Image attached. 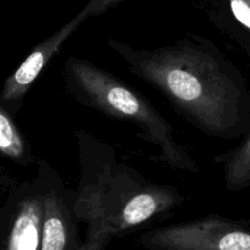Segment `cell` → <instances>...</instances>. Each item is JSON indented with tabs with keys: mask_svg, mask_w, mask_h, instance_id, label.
Segmentation results:
<instances>
[{
	"mask_svg": "<svg viewBox=\"0 0 250 250\" xmlns=\"http://www.w3.org/2000/svg\"><path fill=\"white\" fill-rule=\"evenodd\" d=\"M107 45L200 133L222 141L246 136L250 89L241 70L212 42L190 36L150 50L115 39Z\"/></svg>",
	"mask_w": 250,
	"mask_h": 250,
	"instance_id": "1",
	"label": "cell"
},
{
	"mask_svg": "<svg viewBox=\"0 0 250 250\" xmlns=\"http://www.w3.org/2000/svg\"><path fill=\"white\" fill-rule=\"evenodd\" d=\"M78 154L75 215L87 227L81 250H105L112 238L164 219L186 197L176 186L146 180L119 161L116 149L94 134L75 131Z\"/></svg>",
	"mask_w": 250,
	"mask_h": 250,
	"instance_id": "2",
	"label": "cell"
},
{
	"mask_svg": "<svg viewBox=\"0 0 250 250\" xmlns=\"http://www.w3.org/2000/svg\"><path fill=\"white\" fill-rule=\"evenodd\" d=\"M67 94L82 106L138 127L137 136L159 149L158 160L182 172H200L198 161L178 142L175 128L148 98L88 59L71 55L63 62Z\"/></svg>",
	"mask_w": 250,
	"mask_h": 250,
	"instance_id": "3",
	"label": "cell"
},
{
	"mask_svg": "<svg viewBox=\"0 0 250 250\" xmlns=\"http://www.w3.org/2000/svg\"><path fill=\"white\" fill-rule=\"evenodd\" d=\"M139 244L146 250H250V222L210 214L149 229Z\"/></svg>",
	"mask_w": 250,
	"mask_h": 250,
	"instance_id": "4",
	"label": "cell"
},
{
	"mask_svg": "<svg viewBox=\"0 0 250 250\" xmlns=\"http://www.w3.org/2000/svg\"><path fill=\"white\" fill-rule=\"evenodd\" d=\"M76 193L66 187L60 173L48 168L41 250H81L78 220L75 215Z\"/></svg>",
	"mask_w": 250,
	"mask_h": 250,
	"instance_id": "5",
	"label": "cell"
},
{
	"mask_svg": "<svg viewBox=\"0 0 250 250\" xmlns=\"http://www.w3.org/2000/svg\"><path fill=\"white\" fill-rule=\"evenodd\" d=\"M244 53L250 61V48L244 49ZM214 163L221 167L227 190L234 193L250 188V125L239 146L215 155Z\"/></svg>",
	"mask_w": 250,
	"mask_h": 250,
	"instance_id": "6",
	"label": "cell"
},
{
	"mask_svg": "<svg viewBox=\"0 0 250 250\" xmlns=\"http://www.w3.org/2000/svg\"><path fill=\"white\" fill-rule=\"evenodd\" d=\"M0 154L10 160L28 166L33 163L31 146L17 125L15 124L10 110L0 100Z\"/></svg>",
	"mask_w": 250,
	"mask_h": 250,
	"instance_id": "7",
	"label": "cell"
},
{
	"mask_svg": "<svg viewBox=\"0 0 250 250\" xmlns=\"http://www.w3.org/2000/svg\"><path fill=\"white\" fill-rule=\"evenodd\" d=\"M226 20L221 27L241 48H250V0H227Z\"/></svg>",
	"mask_w": 250,
	"mask_h": 250,
	"instance_id": "8",
	"label": "cell"
},
{
	"mask_svg": "<svg viewBox=\"0 0 250 250\" xmlns=\"http://www.w3.org/2000/svg\"><path fill=\"white\" fill-rule=\"evenodd\" d=\"M12 188H16V182H15L14 178L10 177L6 172L0 168V189H12Z\"/></svg>",
	"mask_w": 250,
	"mask_h": 250,
	"instance_id": "9",
	"label": "cell"
}]
</instances>
